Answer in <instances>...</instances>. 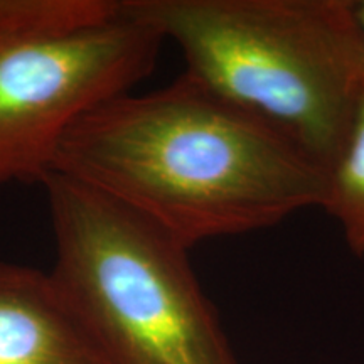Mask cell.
Returning <instances> with one entry per match:
<instances>
[{"mask_svg": "<svg viewBox=\"0 0 364 364\" xmlns=\"http://www.w3.org/2000/svg\"><path fill=\"white\" fill-rule=\"evenodd\" d=\"M51 172L110 196L186 248L322 208L327 167L270 122L188 73L81 117Z\"/></svg>", "mask_w": 364, "mask_h": 364, "instance_id": "1", "label": "cell"}, {"mask_svg": "<svg viewBox=\"0 0 364 364\" xmlns=\"http://www.w3.org/2000/svg\"><path fill=\"white\" fill-rule=\"evenodd\" d=\"M179 46L186 73L307 149L326 167L364 91L353 0H122Z\"/></svg>", "mask_w": 364, "mask_h": 364, "instance_id": "2", "label": "cell"}, {"mask_svg": "<svg viewBox=\"0 0 364 364\" xmlns=\"http://www.w3.org/2000/svg\"><path fill=\"white\" fill-rule=\"evenodd\" d=\"M46 188L51 277L112 364H240L189 248L110 196L59 172Z\"/></svg>", "mask_w": 364, "mask_h": 364, "instance_id": "3", "label": "cell"}, {"mask_svg": "<svg viewBox=\"0 0 364 364\" xmlns=\"http://www.w3.org/2000/svg\"><path fill=\"white\" fill-rule=\"evenodd\" d=\"M162 43L122 0L90 24L0 31V184L43 182L66 132L147 78Z\"/></svg>", "mask_w": 364, "mask_h": 364, "instance_id": "4", "label": "cell"}, {"mask_svg": "<svg viewBox=\"0 0 364 364\" xmlns=\"http://www.w3.org/2000/svg\"><path fill=\"white\" fill-rule=\"evenodd\" d=\"M0 364H112L51 273L0 262Z\"/></svg>", "mask_w": 364, "mask_h": 364, "instance_id": "5", "label": "cell"}, {"mask_svg": "<svg viewBox=\"0 0 364 364\" xmlns=\"http://www.w3.org/2000/svg\"><path fill=\"white\" fill-rule=\"evenodd\" d=\"M322 209L334 218L349 252L364 258V91L331 166Z\"/></svg>", "mask_w": 364, "mask_h": 364, "instance_id": "6", "label": "cell"}, {"mask_svg": "<svg viewBox=\"0 0 364 364\" xmlns=\"http://www.w3.org/2000/svg\"><path fill=\"white\" fill-rule=\"evenodd\" d=\"M353 6H354V14H356L358 24L361 27V33L364 38V0H353Z\"/></svg>", "mask_w": 364, "mask_h": 364, "instance_id": "7", "label": "cell"}]
</instances>
